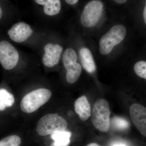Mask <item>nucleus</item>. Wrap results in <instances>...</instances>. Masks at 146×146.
Listing matches in <instances>:
<instances>
[{
  "instance_id": "obj_1",
  "label": "nucleus",
  "mask_w": 146,
  "mask_h": 146,
  "mask_svg": "<svg viewBox=\"0 0 146 146\" xmlns=\"http://www.w3.org/2000/svg\"><path fill=\"white\" fill-rule=\"evenodd\" d=\"M51 96V91L44 88L31 91L25 96L21 101V109L26 113H32L48 101Z\"/></svg>"
},
{
  "instance_id": "obj_2",
  "label": "nucleus",
  "mask_w": 146,
  "mask_h": 146,
  "mask_svg": "<svg viewBox=\"0 0 146 146\" xmlns=\"http://www.w3.org/2000/svg\"><path fill=\"white\" fill-rule=\"evenodd\" d=\"M67 127L68 123L61 116L56 114H48L39 119L36 130L40 136H46L56 131L65 130Z\"/></svg>"
},
{
  "instance_id": "obj_3",
  "label": "nucleus",
  "mask_w": 146,
  "mask_h": 146,
  "mask_svg": "<svg viewBox=\"0 0 146 146\" xmlns=\"http://www.w3.org/2000/svg\"><path fill=\"white\" fill-rule=\"evenodd\" d=\"M110 114L108 102L104 99L97 100L91 114L92 122L95 128L102 132H107L110 125Z\"/></svg>"
},
{
  "instance_id": "obj_4",
  "label": "nucleus",
  "mask_w": 146,
  "mask_h": 146,
  "mask_svg": "<svg viewBox=\"0 0 146 146\" xmlns=\"http://www.w3.org/2000/svg\"><path fill=\"white\" fill-rule=\"evenodd\" d=\"M126 29L122 25H117L103 35L100 40L99 50L103 55L108 54L114 47L119 44L126 35Z\"/></svg>"
},
{
  "instance_id": "obj_5",
  "label": "nucleus",
  "mask_w": 146,
  "mask_h": 146,
  "mask_svg": "<svg viewBox=\"0 0 146 146\" xmlns=\"http://www.w3.org/2000/svg\"><path fill=\"white\" fill-rule=\"evenodd\" d=\"M77 55L74 50L68 48L65 50L63 56V63L67 70L66 79L69 83H74L79 78L82 68L77 63Z\"/></svg>"
},
{
  "instance_id": "obj_6",
  "label": "nucleus",
  "mask_w": 146,
  "mask_h": 146,
  "mask_svg": "<svg viewBox=\"0 0 146 146\" xmlns=\"http://www.w3.org/2000/svg\"><path fill=\"white\" fill-rule=\"evenodd\" d=\"M103 10V4L100 0H93L85 6L80 21L82 25L86 27L95 26L101 17Z\"/></svg>"
},
{
  "instance_id": "obj_7",
  "label": "nucleus",
  "mask_w": 146,
  "mask_h": 146,
  "mask_svg": "<svg viewBox=\"0 0 146 146\" xmlns=\"http://www.w3.org/2000/svg\"><path fill=\"white\" fill-rule=\"evenodd\" d=\"M19 58V54L13 45L6 41L0 42V63L3 68L7 70L13 69Z\"/></svg>"
},
{
  "instance_id": "obj_8",
  "label": "nucleus",
  "mask_w": 146,
  "mask_h": 146,
  "mask_svg": "<svg viewBox=\"0 0 146 146\" xmlns=\"http://www.w3.org/2000/svg\"><path fill=\"white\" fill-rule=\"evenodd\" d=\"M129 114L133 125L140 133L146 137V108L138 104H134L131 106Z\"/></svg>"
},
{
  "instance_id": "obj_9",
  "label": "nucleus",
  "mask_w": 146,
  "mask_h": 146,
  "mask_svg": "<svg viewBox=\"0 0 146 146\" xmlns=\"http://www.w3.org/2000/svg\"><path fill=\"white\" fill-rule=\"evenodd\" d=\"M44 50L45 54L42 58L44 65L49 68L57 65L63 52V47L59 45L49 43L45 46Z\"/></svg>"
},
{
  "instance_id": "obj_10",
  "label": "nucleus",
  "mask_w": 146,
  "mask_h": 146,
  "mask_svg": "<svg viewBox=\"0 0 146 146\" xmlns=\"http://www.w3.org/2000/svg\"><path fill=\"white\" fill-rule=\"evenodd\" d=\"M33 33V30L28 24L21 22L13 25L7 33L11 40L22 43L28 39Z\"/></svg>"
},
{
  "instance_id": "obj_11",
  "label": "nucleus",
  "mask_w": 146,
  "mask_h": 146,
  "mask_svg": "<svg viewBox=\"0 0 146 146\" xmlns=\"http://www.w3.org/2000/svg\"><path fill=\"white\" fill-rule=\"evenodd\" d=\"M75 111L82 121H86L91 116V108L87 98L82 96L74 103Z\"/></svg>"
},
{
  "instance_id": "obj_12",
  "label": "nucleus",
  "mask_w": 146,
  "mask_h": 146,
  "mask_svg": "<svg viewBox=\"0 0 146 146\" xmlns=\"http://www.w3.org/2000/svg\"><path fill=\"white\" fill-rule=\"evenodd\" d=\"M79 54L82 64L84 70L90 74L94 72L96 67L90 50L85 47L82 48L80 50Z\"/></svg>"
},
{
  "instance_id": "obj_13",
  "label": "nucleus",
  "mask_w": 146,
  "mask_h": 146,
  "mask_svg": "<svg viewBox=\"0 0 146 146\" xmlns=\"http://www.w3.org/2000/svg\"><path fill=\"white\" fill-rule=\"evenodd\" d=\"M36 3L44 5V11L50 16L57 15L61 9L60 0H35Z\"/></svg>"
},
{
  "instance_id": "obj_14",
  "label": "nucleus",
  "mask_w": 146,
  "mask_h": 146,
  "mask_svg": "<svg viewBox=\"0 0 146 146\" xmlns=\"http://www.w3.org/2000/svg\"><path fill=\"white\" fill-rule=\"evenodd\" d=\"M71 136V132L65 130L54 132L51 134V138L54 141L51 146H68Z\"/></svg>"
},
{
  "instance_id": "obj_15",
  "label": "nucleus",
  "mask_w": 146,
  "mask_h": 146,
  "mask_svg": "<svg viewBox=\"0 0 146 146\" xmlns=\"http://www.w3.org/2000/svg\"><path fill=\"white\" fill-rule=\"evenodd\" d=\"M14 102L15 99L12 94L5 89H0V111L11 107Z\"/></svg>"
},
{
  "instance_id": "obj_16",
  "label": "nucleus",
  "mask_w": 146,
  "mask_h": 146,
  "mask_svg": "<svg viewBox=\"0 0 146 146\" xmlns=\"http://www.w3.org/2000/svg\"><path fill=\"white\" fill-rule=\"evenodd\" d=\"M21 138L17 135H11L0 141V146H20Z\"/></svg>"
},
{
  "instance_id": "obj_17",
  "label": "nucleus",
  "mask_w": 146,
  "mask_h": 146,
  "mask_svg": "<svg viewBox=\"0 0 146 146\" xmlns=\"http://www.w3.org/2000/svg\"><path fill=\"white\" fill-rule=\"evenodd\" d=\"M134 70L137 76L141 78L146 79V62L140 61L137 62L134 66Z\"/></svg>"
},
{
  "instance_id": "obj_18",
  "label": "nucleus",
  "mask_w": 146,
  "mask_h": 146,
  "mask_svg": "<svg viewBox=\"0 0 146 146\" xmlns=\"http://www.w3.org/2000/svg\"><path fill=\"white\" fill-rule=\"evenodd\" d=\"M112 123L114 126L119 129H125L129 127V123L126 120L122 118L115 117L112 119Z\"/></svg>"
},
{
  "instance_id": "obj_19",
  "label": "nucleus",
  "mask_w": 146,
  "mask_h": 146,
  "mask_svg": "<svg viewBox=\"0 0 146 146\" xmlns=\"http://www.w3.org/2000/svg\"><path fill=\"white\" fill-rule=\"evenodd\" d=\"M65 1L68 4L73 5L76 3L79 0H65Z\"/></svg>"
},
{
  "instance_id": "obj_20",
  "label": "nucleus",
  "mask_w": 146,
  "mask_h": 146,
  "mask_svg": "<svg viewBox=\"0 0 146 146\" xmlns=\"http://www.w3.org/2000/svg\"><path fill=\"white\" fill-rule=\"evenodd\" d=\"M115 2L118 4H123L126 2L127 0H114Z\"/></svg>"
},
{
  "instance_id": "obj_21",
  "label": "nucleus",
  "mask_w": 146,
  "mask_h": 146,
  "mask_svg": "<svg viewBox=\"0 0 146 146\" xmlns=\"http://www.w3.org/2000/svg\"><path fill=\"white\" fill-rule=\"evenodd\" d=\"M143 18L144 22L146 24V7H145L143 11Z\"/></svg>"
},
{
  "instance_id": "obj_22",
  "label": "nucleus",
  "mask_w": 146,
  "mask_h": 146,
  "mask_svg": "<svg viewBox=\"0 0 146 146\" xmlns=\"http://www.w3.org/2000/svg\"><path fill=\"white\" fill-rule=\"evenodd\" d=\"M86 146H100L98 144L96 143H91L87 145Z\"/></svg>"
},
{
  "instance_id": "obj_23",
  "label": "nucleus",
  "mask_w": 146,
  "mask_h": 146,
  "mask_svg": "<svg viewBox=\"0 0 146 146\" xmlns=\"http://www.w3.org/2000/svg\"><path fill=\"white\" fill-rule=\"evenodd\" d=\"M113 146H126L125 144L122 143H117L114 144Z\"/></svg>"
},
{
  "instance_id": "obj_24",
  "label": "nucleus",
  "mask_w": 146,
  "mask_h": 146,
  "mask_svg": "<svg viewBox=\"0 0 146 146\" xmlns=\"http://www.w3.org/2000/svg\"><path fill=\"white\" fill-rule=\"evenodd\" d=\"M3 15V11L2 10V9L1 8V6H0V19L2 18V16Z\"/></svg>"
}]
</instances>
